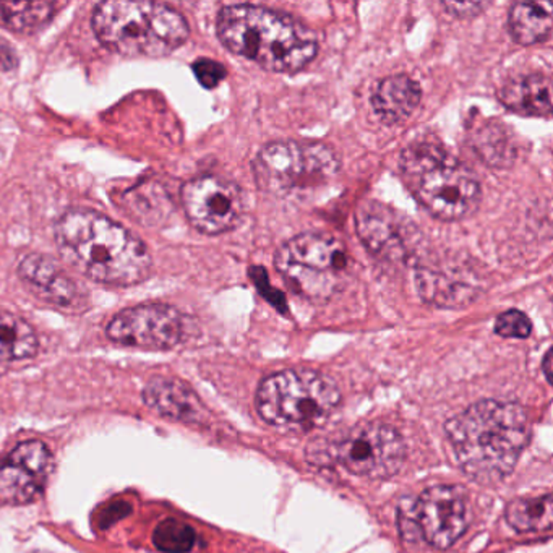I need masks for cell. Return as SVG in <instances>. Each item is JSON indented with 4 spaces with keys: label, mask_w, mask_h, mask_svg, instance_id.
I'll return each instance as SVG.
<instances>
[{
    "label": "cell",
    "mask_w": 553,
    "mask_h": 553,
    "mask_svg": "<svg viewBox=\"0 0 553 553\" xmlns=\"http://www.w3.org/2000/svg\"><path fill=\"white\" fill-rule=\"evenodd\" d=\"M60 257L88 280L128 288L147 280L151 255L147 245L104 214L74 208L54 226Z\"/></svg>",
    "instance_id": "obj_1"
},
{
    "label": "cell",
    "mask_w": 553,
    "mask_h": 553,
    "mask_svg": "<svg viewBox=\"0 0 553 553\" xmlns=\"http://www.w3.org/2000/svg\"><path fill=\"white\" fill-rule=\"evenodd\" d=\"M446 435L457 465L482 486L502 482L515 469L531 436L523 406L484 399L455 415Z\"/></svg>",
    "instance_id": "obj_2"
},
{
    "label": "cell",
    "mask_w": 553,
    "mask_h": 553,
    "mask_svg": "<svg viewBox=\"0 0 553 553\" xmlns=\"http://www.w3.org/2000/svg\"><path fill=\"white\" fill-rule=\"evenodd\" d=\"M216 33L229 51L276 74L302 70L318 52L317 35L307 25L260 5L222 7Z\"/></svg>",
    "instance_id": "obj_3"
},
{
    "label": "cell",
    "mask_w": 553,
    "mask_h": 553,
    "mask_svg": "<svg viewBox=\"0 0 553 553\" xmlns=\"http://www.w3.org/2000/svg\"><path fill=\"white\" fill-rule=\"evenodd\" d=\"M91 25L101 45L128 57H163L190 36L178 10L156 2L106 0L97 4Z\"/></svg>",
    "instance_id": "obj_4"
},
{
    "label": "cell",
    "mask_w": 553,
    "mask_h": 553,
    "mask_svg": "<svg viewBox=\"0 0 553 553\" xmlns=\"http://www.w3.org/2000/svg\"><path fill=\"white\" fill-rule=\"evenodd\" d=\"M399 169L414 197L434 218L459 221L479 208V180L436 141L411 143L401 153Z\"/></svg>",
    "instance_id": "obj_5"
},
{
    "label": "cell",
    "mask_w": 553,
    "mask_h": 553,
    "mask_svg": "<svg viewBox=\"0 0 553 553\" xmlns=\"http://www.w3.org/2000/svg\"><path fill=\"white\" fill-rule=\"evenodd\" d=\"M340 403L338 384L315 370H282L265 378L257 391L260 417L294 434L323 425Z\"/></svg>",
    "instance_id": "obj_6"
},
{
    "label": "cell",
    "mask_w": 553,
    "mask_h": 553,
    "mask_svg": "<svg viewBox=\"0 0 553 553\" xmlns=\"http://www.w3.org/2000/svg\"><path fill=\"white\" fill-rule=\"evenodd\" d=\"M274 266L295 294L323 303L341 294L353 278V259L340 239L326 232H303L289 239Z\"/></svg>",
    "instance_id": "obj_7"
},
{
    "label": "cell",
    "mask_w": 553,
    "mask_h": 553,
    "mask_svg": "<svg viewBox=\"0 0 553 553\" xmlns=\"http://www.w3.org/2000/svg\"><path fill=\"white\" fill-rule=\"evenodd\" d=\"M251 170L263 192L286 197L332 182L340 172V158L323 143L273 141L260 149Z\"/></svg>",
    "instance_id": "obj_8"
},
{
    "label": "cell",
    "mask_w": 553,
    "mask_h": 553,
    "mask_svg": "<svg viewBox=\"0 0 553 553\" xmlns=\"http://www.w3.org/2000/svg\"><path fill=\"white\" fill-rule=\"evenodd\" d=\"M469 495L459 486H434L419 498H405L398 507V529L409 542L424 540L446 550L465 536L471 524Z\"/></svg>",
    "instance_id": "obj_9"
},
{
    "label": "cell",
    "mask_w": 553,
    "mask_h": 553,
    "mask_svg": "<svg viewBox=\"0 0 553 553\" xmlns=\"http://www.w3.org/2000/svg\"><path fill=\"white\" fill-rule=\"evenodd\" d=\"M334 456L354 476L386 479L405 465L406 445L388 424L364 422L341 436L334 445Z\"/></svg>",
    "instance_id": "obj_10"
},
{
    "label": "cell",
    "mask_w": 553,
    "mask_h": 553,
    "mask_svg": "<svg viewBox=\"0 0 553 553\" xmlns=\"http://www.w3.org/2000/svg\"><path fill=\"white\" fill-rule=\"evenodd\" d=\"M182 205L193 228L220 236L236 228L245 210L242 189L220 176H200L182 187Z\"/></svg>",
    "instance_id": "obj_11"
},
{
    "label": "cell",
    "mask_w": 553,
    "mask_h": 553,
    "mask_svg": "<svg viewBox=\"0 0 553 553\" xmlns=\"http://www.w3.org/2000/svg\"><path fill=\"white\" fill-rule=\"evenodd\" d=\"M106 334L122 346L168 351L184 340V315L168 303H140L114 315Z\"/></svg>",
    "instance_id": "obj_12"
},
{
    "label": "cell",
    "mask_w": 553,
    "mask_h": 553,
    "mask_svg": "<svg viewBox=\"0 0 553 553\" xmlns=\"http://www.w3.org/2000/svg\"><path fill=\"white\" fill-rule=\"evenodd\" d=\"M355 228L365 249L386 263H409L417 251V232H414L413 224L375 200L364 201L357 208Z\"/></svg>",
    "instance_id": "obj_13"
},
{
    "label": "cell",
    "mask_w": 553,
    "mask_h": 553,
    "mask_svg": "<svg viewBox=\"0 0 553 553\" xmlns=\"http://www.w3.org/2000/svg\"><path fill=\"white\" fill-rule=\"evenodd\" d=\"M18 276L37 299L57 309L78 312L87 303V294L80 284L51 257L41 253L25 255L18 265Z\"/></svg>",
    "instance_id": "obj_14"
},
{
    "label": "cell",
    "mask_w": 553,
    "mask_h": 553,
    "mask_svg": "<svg viewBox=\"0 0 553 553\" xmlns=\"http://www.w3.org/2000/svg\"><path fill=\"white\" fill-rule=\"evenodd\" d=\"M415 284L422 301L440 309H463L479 295V280L465 265L421 266L415 274Z\"/></svg>",
    "instance_id": "obj_15"
},
{
    "label": "cell",
    "mask_w": 553,
    "mask_h": 553,
    "mask_svg": "<svg viewBox=\"0 0 553 553\" xmlns=\"http://www.w3.org/2000/svg\"><path fill=\"white\" fill-rule=\"evenodd\" d=\"M143 401L166 419L203 425L210 419L199 394L178 378L153 376L143 390Z\"/></svg>",
    "instance_id": "obj_16"
},
{
    "label": "cell",
    "mask_w": 553,
    "mask_h": 553,
    "mask_svg": "<svg viewBox=\"0 0 553 553\" xmlns=\"http://www.w3.org/2000/svg\"><path fill=\"white\" fill-rule=\"evenodd\" d=\"M421 85L407 75H393L378 83L372 95V109L386 126L406 122L419 108Z\"/></svg>",
    "instance_id": "obj_17"
},
{
    "label": "cell",
    "mask_w": 553,
    "mask_h": 553,
    "mask_svg": "<svg viewBox=\"0 0 553 553\" xmlns=\"http://www.w3.org/2000/svg\"><path fill=\"white\" fill-rule=\"evenodd\" d=\"M498 97L509 111L526 118L552 116V82L547 75L531 74L517 77L503 85Z\"/></svg>",
    "instance_id": "obj_18"
},
{
    "label": "cell",
    "mask_w": 553,
    "mask_h": 553,
    "mask_svg": "<svg viewBox=\"0 0 553 553\" xmlns=\"http://www.w3.org/2000/svg\"><path fill=\"white\" fill-rule=\"evenodd\" d=\"M472 148L484 163L497 169L511 168L519 156L517 135L509 127L497 120H488L474 128Z\"/></svg>",
    "instance_id": "obj_19"
},
{
    "label": "cell",
    "mask_w": 553,
    "mask_h": 553,
    "mask_svg": "<svg viewBox=\"0 0 553 553\" xmlns=\"http://www.w3.org/2000/svg\"><path fill=\"white\" fill-rule=\"evenodd\" d=\"M37 347L35 328L20 315L0 310V365L31 359Z\"/></svg>",
    "instance_id": "obj_20"
},
{
    "label": "cell",
    "mask_w": 553,
    "mask_h": 553,
    "mask_svg": "<svg viewBox=\"0 0 553 553\" xmlns=\"http://www.w3.org/2000/svg\"><path fill=\"white\" fill-rule=\"evenodd\" d=\"M552 15L538 4L519 2L508 15V28L513 39L521 46L538 45L552 33Z\"/></svg>",
    "instance_id": "obj_21"
},
{
    "label": "cell",
    "mask_w": 553,
    "mask_h": 553,
    "mask_svg": "<svg viewBox=\"0 0 553 553\" xmlns=\"http://www.w3.org/2000/svg\"><path fill=\"white\" fill-rule=\"evenodd\" d=\"M552 495L519 498L508 505L507 521L517 532L548 531L553 524Z\"/></svg>",
    "instance_id": "obj_22"
},
{
    "label": "cell",
    "mask_w": 553,
    "mask_h": 553,
    "mask_svg": "<svg viewBox=\"0 0 553 553\" xmlns=\"http://www.w3.org/2000/svg\"><path fill=\"white\" fill-rule=\"evenodd\" d=\"M51 2H0V26L26 33L43 26L54 15Z\"/></svg>",
    "instance_id": "obj_23"
},
{
    "label": "cell",
    "mask_w": 553,
    "mask_h": 553,
    "mask_svg": "<svg viewBox=\"0 0 553 553\" xmlns=\"http://www.w3.org/2000/svg\"><path fill=\"white\" fill-rule=\"evenodd\" d=\"M41 488L43 480L37 479L30 472L7 461L0 466V502L26 505L36 500Z\"/></svg>",
    "instance_id": "obj_24"
},
{
    "label": "cell",
    "mask_w": 553,
    "mask_h": 553,
    "mask_svg": "<svg viewBox=\"0 0 553 553\" xmlns=\"http://www.w3.org/2000/svg\"><path fill=\"white\" fill-rule=\"evenodd\" d=\"M7 463L22 467L39 480H45L47 474L51 472L54 459L45 443L31 440L16 445L15 448L10 451Z\"/></svg>",
    "instance_id": "obj_25"
},
{
    "label": "cell",
    "mask_w": 553,
    "mask_h": 553,
    "mask_svg": "<svg viewBox=\"0 0 553 553\" xmlns=\"http://www.w3.org/2000/svg\"><path fill=\"white\" fill-rule=\"evenodd\" d=\"M197 534L192 526L178 521L164 519L153 531V544L164 553H187L192 550Z\"/></svg>",
    "instance_id": "obj_26"
},
{
    "label": "cell",
    "mask_w": 553,
    "mask_h": 553,
    "mask_svg": "<svg viewBox=\"0 0 553 553\" xmlns=\"http://www.w3.org/2000/svg\"><path fill=\"white\" fill-rule=\"evenodd\" d=\"M156 197H159V193L156 192L155 187L151 185H141L127 195V207L130 208L132 216L140 220V224H156V220H159L151 205V200Z\"/></svg>",
    "instance_id": "obj_27"
},
{
    "label": "cell",
    "mask_w": 553,
    "mask_h": 553,
    "mask_svg": "<svg viewBox=\"0 0 553 553\" xmlns=\"http://www.w3.org/2000/svg\"><path fill=\"white\" fill-rule=\"evenodd\" d=\"M495 333L502 338H517L526 340L532 333L531 320L519 310H508L497 318Z\"/></svg>",
    "instance_id": "obj_28"
},
{
    "label": "cell",
    "mask_w": 553,
    "mask_h": 553,
    "mask_svg": "<svg viewBox=\"0 0 553 553\" xmlns=\"http://www.w3.org/2000/svg\"><path fill=\"white\" fill-rule=\"evenodd\" d=\"M192 70L200 85L207 89H214L216 87H220V83L228 75V70H226V67L222 66L221 62L207 59V57L195 60L192 64Z\"/></svg>",
    "instance_id": "obj_29"
},
{
    "label": "cell",
    "mask_w": 553,
    "mask_h": 553,
    "mask_svg": "<svg viewBox=\"0 0 553 553\" xmlns=\"http://www.w3.org/2000/svg\"><path fill=\"white\" fill-rule=\"evenodd\" d=\"M130 513H132L130 503L122 502V500H120V502L111 503V505H108V507L97 515V526H99L101 529L111 527V526H114V524L120 521V519L128 517Z\"/></svg>",
    "instance_id": "obj_30"
},
{
    "label": "cell",
    "mask_w": 553,
    "mask_h": 553,
    "mask_svg": "<svg viewBox=\"0 0 553 553\" xmlns=\"http://www.w3.org/2000/svg\"><path fill=\"white\" fill-rule=\"evenodd\" d=\"M443 8L459 18L480 15L488 7L487 2H443Z\"/></svg>",
    "instance_id": "obj_31"
},
{
    "label": "cell",
    "mask_w": 553,
    "mask_h": 553,
    "mask_svg": "<svg viewBox=\"0 0 553 553\" xmlns=\"http://www.w3.org/2000/svg\"><path fill=\"white\" fill-rule=\"evenodd\" d=\"M18 66V56L15 47L8 43L7 39L0 37V70L10 72Z\"/></svg>",
    "instance_id": "obj_32"
},
{
    "label": "cell",
    "mask_w": 553,
    "mask_h": 553,
    "mask_svg": "<svg viewBox=\"0 0 553 553\" xmlns=\"http://www.w3.org/2000/svg\"><path fill=\"white\" fill-rule=\"evenodd\" d=\"M544 374H546L547 382L552 384V351H547L544 357Z\"/></svg>",
    "instance_id": "obj_33"
}]
</instances>
